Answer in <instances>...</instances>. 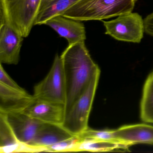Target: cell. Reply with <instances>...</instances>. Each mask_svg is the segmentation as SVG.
<instances>
[{
    "mask_svg": "<svg viewBox=\"0 0 153 153\" xmlns=\"http://www.w3.org/2000/svg\"><path fill=\"white\" fill-rule=\"evenodd\" d=\"M60 57L66 83V114L100 70L92 59L85 42L68 45Z\"/></svg>",
    "mask_w": 153,
    "mask_h": 153,
    "instance_id": "6da1fadb",
    "label": "cell"
},
{
    "mask_svg": "<svg viewBox=\"0 0 153 153\" xmlns=\"http://www.w3.org/2000/svg\"><path fill=\"white\" fill-rule=\"evenodd\" d=\"M137 0H79L62 16L77 21L102 20L132 12Z\"/></svg>",
    "mask_w": 153,
    "mask_h": 153,
    "instance_id": "7a4b0ae2",
    "label": "cell"
},
{
    "mask_svg": "<svg viewBox=\"0 0 153 153\" xmlns=\"http://www.w3.org/2000/svg\"><path fill=\"white\" fill-rule=\"evenodd\" d=\"M101 71L96 73L85 90L65 114L62 124L74 136H78L88 128V119L92 109Z\"/></svg>",
    "mask_w": 153,
    "mask_h": 153,
    "instance_id": "3957f363",
    "label": "cell"
},
{
    "mask_svg": "<svg viewBox=\"0 0 153 153\" xmlns=\"http://www.w3.org/2000/svg\"><path fill=\"white\" fill-rule=\"evenodd\" d=\"M41 0H0L1 10L10 26L27 37L34 25Z\"/></svg>",
    "mask_w": 153,
    "mask_h": 153,
    "instance_id": "277c9868",
    "label": "cell"
},
{
    "mask_svg": "<svg viewBox=\"0 0 153 153\" xmlns=\"http://www.w3.org/2000/svg\"><path fill=\"white\" fill-rule=\"evenodd\" d=\"M34 97L37 99L65 105L66 83L62 60L56 54L49 73L34 88Z\"/></svg>",
    "mask_w": 153,
    "mask_h": 153,
    "instance_id": "5b68a950",
    "label": "cell"
},
{
    "mask_svg": "<svg viewBox=\"0 0 153 153\" xmlns=\"http://www.w3.org/2000/svg\"><path fill=\"white\" fill-rule=\"evenodd\" d=\"M105 34L118 41L139 43L145 32L144 21L137 13H126L116 19L103 21Z\"/></svg>",
    "mask_w": 153,
    "mask_h": 153,
    "instance_id": "8992f818",
    "label": "cell"
},
{
    "mask_svg": "<svg viewBox=\"0 0 153 153\" xmlns=\"http://www.w3.org/2000/svg\"><path fill=\"white\" fill-rule=\"evenodd\" d=\"M1 11L0 62L16 65L19 60L24 37L8 24Z\"/></svg>",
    "mask_w": 153,
    "mask_h": 153,
    "instance_id": "52a82bcc",
    "label": "cell"
},
{
    "mask_svg": "<svg viewBox=\"0 0 153 153\" xmlns=\"http://www.w3.org/2000/svg\"><path fill=\"white\" fill-rule=\"evenodd\" d=\"M6 115L7 121L17 139L27 145H29L33 140L45 123L22 112L10 113Z\"/></svg>",
    "mask_w": 153,
    "mask_h": 153,
    "instance_id": "ba28073f",
    "label": "cell"
},
{
    "mask_svg": "<svg viewBox=\"0 0 153 153\" xmlns=\"http://www.w3.org/2000/svg\"><path fill=\"white\" fill-rule=\"evenodd\" d=\"M22 112L43 122L62 125L65 117V106L63 104L34 97Z\"/></svg>",
    "mask_w": 153,
    "mask_h": 153,
    "instance_id": "9c48e42d",
    "label": "cell"
},
{
    "mask_svg": "<svg viewBox=\"0 0 153 153\" xmlns=\"http://www.w3.org/2000/svg\"><path fill=\"white\" fill-rule=\"evenodd\" d=\"M45 25L55 30L60 36L68 42V45L85 42L86 39L85 26L79 21L57 16L48 20Z\"/></svg>",
    "mask_w": 153,
    "mask_h": 153,
    "instance_id": "30bf717a",
    "label": "cell"
},
{
    "mask_svg": "<svg viewBox=\"0 0 153 153\" xmlns=\"http://www.w3.org/2000/svg\"><path fill=\"white\" fill-rule=\"evenodd\" d=\"M34 99L25 89L19 90L0 83V112H22Z\"/></svg>",
    "mask_w": 153,
    "mask_h": 153,
    "instance_id": "8fae6325",
    "label": "cell"
},
{
    "mask_svg": "<svg viewBox=\"0 0 153 153\" xmlns=\"http://www.w3.org/2000/svg\"><path fill=\"white\" fill-rule=\"evenodd\" d=\"M116 140L129 147L137 144H153V126L146 124L124 125L113 130Z\"/></svg>",
    "mask_w": 153,
    "mask_h": 153,
    "instance_id": "7c38bea8",
    "label": "cell"
},
{
    "mask_svg": "<svg viewBox=\"0 0 153 153\" xmlns=\"http://www.w3.org/2000/svg\"><path fill=\"white\" fill-rule=\"evenodd\" d=\"M44 152L43 149L20 142L7 121L6 114L0 112V153Z\"/></svg>",
    "mask_w": 153,
    "mask_h": 153,
    "instance_id": "4fadbf2b",
    "label": "cell"
},
{
    "mask_svg": "<svg viewBox=\"0 0 153 153\" xmlns=\"http://www.w3.org/2000/svg\"><path fill=\"white\" fill-rule=\"evenodd\" d=\"M74 136L61 124L44 123L29 145L42 149L45 152L47 147L68 139Z\"/></svg>",
    "mask_w": 153,
    "mask_h": 153,
    "instance_id": "5bb4252c",
    "label": "cell"
},
{
    "mask_svg": "<svg viewBox=\"0 0 153 153\" xmlns=\"http://www.w3.org/2000/svg\"><path fill=\"white\" fill-rule=\"evenodd\" d=\"M79 0H41L34 25H45L49 19L62 16Z\"/></svg>",
    "mask_w": 153,
    "mask_h": 153,
    "instance_id": "9a60e30c",
    "label": "cell"
},
{
    "mask_svg": "<svg viewBox=\"0 0 153 153\" xmlns=\"http://www.w3.org/2000/svg\"><path fill=\"white\" fill-rule=\"evenodd\" d=\"M129 147L124 143L117 140H101L80 137V140L74 148L73 152H105L115 149L127 150Z\"/></svg>",
    "mask_w": 153,
    "mask_h": 153,
    "instance_id": "2e32d148",
    "label": "cell"
},
{
    "mask_svg": "<svg viewBox=\"0 0 153 153\" xmlns=\"http://www.w3.org/2000/svg\"><path fill=\"white\" fill-rule=\"evenodd\" d=\"M140 118L144 122L153 123V72L149 76L143 88Z\"/></svg>",
    "mask_w": 153,
    "mask_h": 153,
    "instance_id": "e0dca14e",
    "label": "cell"
},
{
    "mask_svg": "<svg viewBox=\"0 0 153 153\" xmlns=\"http://www.w3.org/2000/svg\"><path fill=\"white\" fill-rule=\"evenodd\" d=\"M79 137L83 139L97 140H117L114 135L113 130H96L88 128L79 135ZM119 141V140H117Z\"/></svg>",
    "mask_w": 153,
    "mask_h": 153,
    "instance_id": "ac0fdd59",
    "label": "cell"
},
{
    "mask_svg": "<svg viewBox=\"0 0 153 153\" xmlns=\"http://www.w3.org/2000/svg\"><path fill=\"white\" fill-rule=\"evenodd\" d=\"M79 140L80 137L78 136H74L68 139L47 147L45 152H73L75 146Z\"/></svg>",
    "mask_w": 153,
    "mask_h": 153,
    "instance_id": "d6986e66",
    "label": "cell"
},
{
    "mask_svg": "<svg viewBox=\"0 0 153 153\" xmlns=\"http://www.w3.org/2000/svg\"><path fill=\"white\" fill-rule=\"evenodd\" d=\"M0 83L5 85L19 90H23L24 88L19 86L9 76L3 68L2 64L0 65Z\"/></svg>",
    "mask_w": 153,
    "mask_h": 153,
    "instance_id": "ffe728a7",
    "label": "cell"
},
{
    "mask_svg": "<svg viewBox=\"0 0 153 153\" xmlns=\"http://www.w3.org/2000/svg\"><path fill=\"white\" fill-rule=\"evenodd\" d=\"M144 21L145 32L153 37V12L148 15Z\"/></svg>",
    "mask_w": 153,
    "mask_h": 153,
    "instance_id": "44dd1931",
    "label": "cell"
}]
</instances>
